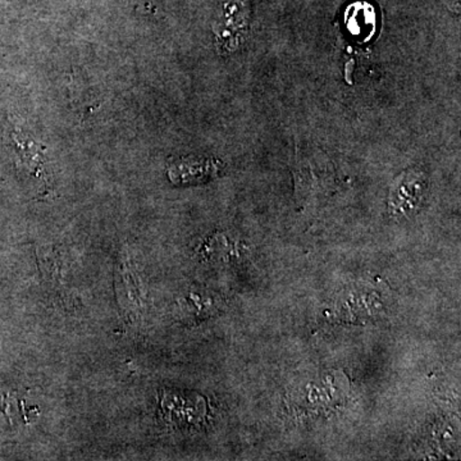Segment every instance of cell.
Listing matches in <instances>:
<instances>
[{"instance_id": "6da1fadb", "label": "cell", "mask_w": 461, "mask_h": 461, "mask_svg": "<svg viewBox=\"0 0 461 461\" xmlns=\"http://www.w3.org/2000/svg\"><path fill=\"white\" fill-rule=\"evenodd\" d=\"M250 18V0H222L213 25L218 42L227 50H235L247 36Z\"/></svg>"}, {"instance_id": "7a4b0ae2", "label": "cell", "mask_w": 461, "mask_h": 461, "mask_svg": "<svg viewBox=\"0 0 461 461\" xmlns=\"http://www.w3.org/2000/svg\"><path fill=\"white\" fill-rule=\"evenodd\" d=\"M429 181L420 171H409L397 178L390 194V211L393 215H408L420 208L426 196Z\"/></svg>"}]
</instances>
